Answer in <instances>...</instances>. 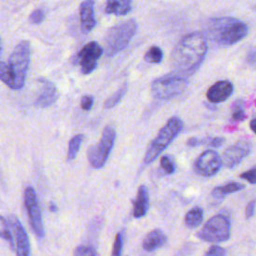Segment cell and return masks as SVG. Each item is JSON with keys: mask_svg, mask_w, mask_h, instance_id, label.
<instances>
[{"mask_svg": "<svg viewBox=\"0 0 256 256\" xmlns=\"http://www.w3.org/2000/svg\"><path fill=\"white\" fill-rule=\"evenodd\" d=\"M244 187L245 186L243 184H241V183L230 182V183H227V184H225L223 186L215 187L212 190V195L215 198H223V197H225L228 194H231V193H234V192H237V191L243 189Z\"/></svg>", "mask_w": 256, "mask_h": 256, "instance_id": "21", "label": "cell"}, {"mask_svg": "<svg viewBox=\"0 0 256 256\" xmlns=\"http://www.w3.org/2000/svg\"><path fill=\"white\" fill-rule=\"evenodd\" d=\"M149 207V194L144 185L139 186L137 196L133 201V215L136 218L145 216Z\"/></svg>", "mask_w": 256, "mask_h": 256, "instance_id": "17", "label": "cell"}, {"mask_svg": "<svg viewBox=\"0 0 256 256\" xmlns=\"http://www.w3.org/2000/svg\"><path fill=\"white\" fill-rule=\"evenodd\" d=\"M131 0H107L105 12L117 16L126 15L131 11Z\"/></svg>", "mask_w": 256, "mask_h": 256, "instance_id": "19", "label": "cell"}, {"mask_svg": "<svg viewBox=\"0 0 256 256\" xmlns=\"http://www.w3.org/2000/svg\"><path fill=\"white\" fill-rule=\"evenodd\" d=\"M183 129V122L178 117H171L167 123L160 129L157 136L150 143L145 156L144 163L150 164L153 162L177 137Z\"/></svg>", "mask_w": 256, "mask_h": 256, "instance_id": "3", "label": "cell"}, {"mask_svg": "<svg viewBox=\"0 0 256 256\" xmlns=\"http://www.w3.org/2000/svg\"><path fill=\"white\" fill-rule=\"evenodd\" d=\"M201 144H206V138H196V137H192L189 138L187 141V145L190 147H194V146H198Z\"/></svg>", "mask_w": 256, "mask_h": 256, "instance_id": "36", "label": "cell"}, {"mask_svg": "<svg viewBox=\"0 0 256 256\" xmlns=\"http://www.w3.org/2000/svg\"><path fill=\"white\" fill-rule=\"evenodd\" d=\"M122 246H123L122 234L118 233L115 236V240H114V244H113V250H112V256H121Z\"/></svg>", "mask_w": 256, "mask_h": 256, "instance_id": "30", "label": "cell"}, {"mask_svg": "<svg viewBox=\"0 0 256 256\" xmlns=\"http://www.w3.org/2000/svg\"><path fill=\"white\" fill-rule=\"evenodd\" d=\"M187 85V77L181 75H166L152 82L151 93L155 99L165 100L182 93Z\"/></svg>", "mask_w": 256, "mask_h": 256, "instance_id": "6", "label": "cell"}, {"mask_svg": "<svg viewBox=\"0 0 256 256\" xmlns=\"http://www.w3.org/2000/svg\"><path fill=\"white\" fill-rule=\"evenodd\" d=\"M144 59L150 63H160L163 59V52L158 46H152L146 52Z\"/></svg>", "mask_w": 256, "mask_h": 256, "instance_id": "26", "label": "cell"}, {"mask_svg": "<svg viewBox=\"0 0 256 256\" xmlns=\"http://www.w3.org/2000/svg\"><path fill=\"white\" fill-rule=\"evenodd\" d=\"M255 204H256V201H255V200H252V201H250V202L247 204L246 210H245L246 218H250V217L253 216L254 210H255Z\"/></svg>", "mask_w": 256, "mask_h": 256, "instance_id": "37", "label": "cell"}, {"mask_svg": "<svg viewBox=\"0 0 256 256\" xmlns=\"http://www.w3.org/2000/svg\"><path fill=\"white\" fill-rule=\"evenodd\" d=\"M7 221L13 237V245L15 247L16 256H30L29 238L20 220L15 215L11 214Z\"/></svg>", "mask_w": 256, "mask_h": 256, "instance_id": "11", "label": "cell"}, {"mask_svg": "<svg viewBox=\"0 0 256 256\" xmlns=\"http://www.w3.org/2000/svg\"><path fill=\"white\" fill-rule=\"evenodd\" d=\"M74 256H97L96 250L87 245H80L74 251Z\"/></svg>", "mask_w": 256, "mask_h": 256, "instance_id": "28", "label": "cell"}, {"mask_svg": "<svg viewBox=\"0 0 256 256\" xmlns=\"http://www.w3.org/2000/svg\"><path fill=\"white\" fill-rule=\"evenodd\" d=\"M49 207H50V210L52 211V212H55L56 210H57V207H56V205L54 204V203H50V205H49Z\"/></svg>", "mask_w": 256, "mask_h": 256, "instance_id": "40", "label": "cell"}, {"mask_svg": "<svg viewBox=\"0 0 256 256\" xmlns=\"http://www.w3.org/2000/svg\"><path fill=\"white\" fill-rule=\"evenodd\" d=\"M39 81L43 84V87L41 89L40 94L36 98L35 104L42 108L51 106L52 104H54L56 102V100L58 98L57 88L52 82H50L46 79H39Z\"/></svg>", "mask_w": 256, "mask_h": 256, "instance_id": "16", "label": "cell"}, {"mask_svg": "<svg viewBox=\"0 0 256 256\" xmlns=\"http://www.w3.org/2000/svg\"><path fill=\"white\" fill-rule=\"evenodd\" d=\"M1 51H2V46H1V41H0V55H1Z\"/></svg>", "mask_w": 256, "mask_h": 256, "instance_id": "41", "label": "cell"}, {"mask_svg": "<svg viewBox=\"0 0 256 256\" xmlns=\"http://www.w3.org/2000/svg\"><path fill=\"white\" fill-rule=\"evenodd\" d=\"M126 91H127V84L124 83L116 92H114L110 97L107 98V100L104 103V107L107 109L114 107L116 104H118L120 102V100L125 95Z\"/></svg>", "mask_w": 256, "mask_h": 256, "instance_id": "23", "label": "cell"}, {"mask_svg": "<svg viewBox=\"0 0 256 256\" xmlns=\"http://www.w3.org/2000/svg\"><path fill=\"white\" fill-rule=\"evenodd\" d=\"M136 31L137 23L133 19H129L111 27L104 37L106 55L111 57L126 48Z\"/></svg>", "mask_w": 256, "mask_h": 256, "instance_id": "4", "label": "cell"}, {"mask_svg": "<svg viewBox=\"0 0 256 256\" xmlns=\"http://www.w3.org/2000/svg\"><path fill=\"white\" fill-rule=\"evenodd\" d=\"M225 250L220 246H211L206 252V256H225Z\"/></svg>", "mask_w": 256, "mask_h": 256, "instance_id": "33", "label": "cell"}, {"mask_svg": "<svg viewBox=\"0 0 256 256\" xmlns=\"http://www.w3.org/2000/svg\"><path fill=\"white\" fill-rule=\"evenodd\" d=\"M251 150V145L249 142L240 140L237 143L228 147L223 155L221 161L223 164L228 168H233L234 166L238 165L243 158H245Z\"/></svg>", "mask_w": 256, "mask_h": 256, "instance_id": "13", "label": "cell"}, {"mask_svg": "<svg viewBox=\"0 0 256 256\" xmlns=\"http://www.w3.org/2000/svg\"><path fill=\"white\" fill-rule=\"evenodd\" d=\"M160 166L161 168L167 173V174H171L174 172L175 170V166L173 161L171 160V158L169 156H162L161 160H160Z\"/></svg>", "mask_w": 256, "mask_h": 256, "instance_id": "29", "label": "cell"}, {"mask_svg": "<svg viewBox=\"0 0 256 256\" xmlns=\"http://www.w3.org/2000/svg\"><path fill=\"white\" fill-rule=\"evenodd\" d=\"M24 205L28 214L30 226L38 238L44 237V226L41 216V211L35 190L32 187H27L24 191Z\"/></svg>", "mask_w": 256, "mask_h": 256, "instance_id": "9", "label": "cell"}, {"mask_svg": "<svg viewBox=\"0 0 256 256\" xmlns=\"http://www.w3.org/2000/svg\"><path fill=\"white\" fill-rule=\"evenodd\" d=\"M103 54V48L95 41L87 43L77 54V62L83 74H90L97 67V61Z\"/></svg>", "mask_w": 256, "mask_h": 256, "instance_id": "10", "label": "cell"}, {"mask_svg": "<svg viewBox=\"0 0 256 256\" xmlns=\"http://www.w3.org/2000/svg\"><path fill=\"white\" fill-rule=\"evenodd\" d=\"M166 235L162 230L154 229L145 236L142 242V247L145 251L151 252L163 246L166 242Z\"/></svg>", "mask_w": 256, "mask_h": 256, "instance_id": "18", "label": "cell"}, {"mask_svg": "<svg viewBox=\"0 0 256 256\" xmlns=\"http://www.w3.org/2000/svg\"><path fill=\"white\" fill-rule=\"evenodd\" d=\"M207 49L205 35L200 32L186 34L172 51L171 62L174 70L184 77L192 75L202 64Z\"/></svg>", "mask_w": 256, "mask_h": 256, "instance_id": "1", "label": "cell"}, {"mask_svg": "<svg viewBox=\"0 0 256 256\" xmlns=\"http://www.w3.org/2000/svg\"><path fill=\"white\" fill-rule=\"evenodd\" d=\"M115 138L116 132L114 128L112 126H106L102 132L99 142L88 149L87 156L92 167L101 168L104 166L114 146Z\"/></svg>", "mask_w": 256, "mask_h": 256, "instance_id": "7", "label": "cell"}, {"mask_svg": "<svg viewBox=\"0 0 256 256\" xmlns=\"http://www.w3.org/2000/svg\"><path fill=\"white\" fill-rule=\"evenodd\" d=\"M250 128H251V130L256 134V118H254V119L251 120V122H250Z\"/></svg>", "mask_w": 256, "mask_h": 256, "instance_id": "39", "label": "cell"}, {"mask_svg": "<svg viewBox=\"0 0 256 256\" xmlns=\"http://www.w3.org/2000/svg\"><path fill=\"white\" fill-rule=\"evenodd\" d=\"M0 80L5 83L9 88L13 89V80L8 69V65L6 62L0 61Z\"/></svg>", "mask_w": 256, "mask_h": 256, "instance_id": "27", "label": "cell"}, {"mask_svg": "<svg viewBox=\"0 0 256 256\" xmlns=\"http://www.w3.org/2000/svg\"><path fill=\"white\" fill-rule=\"evenodd\" d=\"M248 33L247 25L232 17L211 19L206 26V35L215 44L228 46L242 40Z\"/></svg>", "mask_w": 256, "mask_h": 256, "instance_id": "2", "label": "cell"}, {"mask_svg": "<svg viewBox=\"0 0 256 256\" xmlns=\"http://www.w3.org/2000/svg\"><path fill=\"white\" fill-rule=\"evenodd\" d=\"M197 236L207 242H223L230 237V222L223 215H215L207 220Z\"/></svg>", "mask_w": 256, "mask_h": 256, "instance_id": "8", "label": "cell"}, {"mask_svg": "<svg viewBox=\"0 0 256 256\" xmlns=\"http://www.w3.org/2000/svg\"><path fill=\"white\" fill-rule=\"evenodd\" d=\"M93 105V97L90 95H85L81 99V108L83 110H90Z\"/></svg>", "mask_w": 256, "mask_h": 256, "instance_id": "34", "label": "cell"}, {"mask_svg": "<svg viewBox=\"0 0 256 256\" xmlns=\"http://www.w3.org/2000/svg\"><path fill=\"white\" fill-rule=\"evenodd\" d=\"M45 13L42 9H35L29 16V20L33 24H39L44 20Z\"/></svg>", "mask_w": 256, "mask_h": 256, "instance_id": "31", "label": "cell"}, {"mask_svg": "<svg viewBox=\"0 0 256 256\" xmlns=\"http://www.w3.org/2000/svg\"><path fill=\"white\" fill-rule=\"evenodd\" d=\"M30 63V44L28 41L19 42L13 49L7 62L13 80V89H21L25 83Z\"/></svg>", "mask_w": 256, "mask_h": 256, "instance_id": "5", "label": "cell"}, {"mask_svg": "<svg viewBox=\"0 0 256 256\" xmlns=\"http://www.w3.org/2000/svg\"><path fill=\"white\" fill-rule=\"evenodd\" d=\"M225 142L223 137H214V138H206V144L211 147H219Z\"/></svg>", "mask_w": 256, "mask_h": 256, "instance_id": "35", "label": "cell"}, {"mask_svg": "<svg viewBox=\"0 0 256 256\" xmlns=\"http://www.w3.org/2000/svg\"><path fill=\"white\" fill-rule=\"evenodd\" d=\"M0 237L9 242L11 248H14L13 245V237L11 234V230L8 224V221L0 215Z\"/></svg>", "mask_w": 256, "mask_h": 256, "instance_id": "25", "label": "cell"}, {"mask_svg": "<svg viewBox=\"0 0 256 256\" xmlns=\"http://www.w3.org/2000/svg\"><path fill=\"white\" fill-rule=\"evenodd\" d=\"M233 85L227 80H221L213 84L207 91V99L212 103L225 101L233 93Z\"/></svg>", "mask_w": 256, "mask_h": 256, "instance_id": "14", "label": "cell"}, {"mask_svg": "<svg viewBox=\"0 0 256 256\" xmlns=\"http://www.w3.org/2000/svg\"><path fill=\"white\" fill-rule=\"evenodd\" d=\"M222 165V161L218 153L214 150H206L201 153L195 160V171L202 176L210 177L215 175Z\"/></svg>", "mask_w": 256, "mask_h": 256, "instance_id": "12", "label": "cell"}, {"mask_svg": "<svg viewBox=\"0 0 256 256\" xmlns=\"http://www.w3.org/2000/svg\"><path fill=\"white\" fill-rule=\"evenodd\" d=\"M240 177L251 184H256V166L240 174Z\"/></svg>", "mask_w": 256, "mask_h": 256, "instance_id": "32", "label": "cell"}, {"mask_svg": "<svg viewBox=\"0 0 256 256\" xmlns=\"http://www.w3.org/2000/svg\"><path fill=\"white\" fill-rule=\"evenodd\" d=\"M232 111V120L233 121H242L246 118V114L244 111V103L242 100L235 101L231 106Z\"/></svg>", "mask_w": 256, "mask_h": 256, "instance_id": "24", "label": "cell"}, {"mask_svg": "<svg viewBox=\"0 0 256 256\" xmlns=\"http://www.w3.org/2000/svg\"><path fill=\"white\" fill-rule=\"evenodd\" d=\"M84 139V135L83 134H77L75 136H73L70 141H69V145H68V152H67V159L68 160H73L78 151L79 148L82 144V141Z\"/></svg>", "mask_w": 256, "mask_h": 256, "instance_id": "22", "label": "cell"}, {"mask_svg": "<svg viewBox=\"0 0 256 256\" xmlns=\"http://www.w3.org/2000/svg\"><path fill=\"white\" fill-rule=\"evenodd\" d=\"M80 22L82 32L89 33L96 25L94 16V0H84L80 4Z\"/></svg>", "mask_w": 256, "mask_h": 256, "instance_id": "15", "label": "cell"}, {"mask_svg": "<svg viewBox=\"0 0 256 256\" xmlns=\"http://www.w3.org/2000/svg\"><path fill=\"white\" fill-rule=\"evenodd\" d=\"M203 209L200 207H193L185 215V225L188 228H196L203 221Z\"/></svg>", "mask_w": 256, "mask_h": 256, "instance_id": "20", "label": "cell"}, {"mask_svg": "<svg viewBox=\"0 0 256 256\" xmlns=\"http://www.w3.org/2000/svg\"><path fill=\"white\" fill-rule=\"evenodd\" d=\"M247 61L250 65L256 64V49L254 47L249 49L247 53Z\"/></svg>", "mask_w": 256, "mask_h": 256, "instance_id": "38", "label": "cell"}]
</instances>
